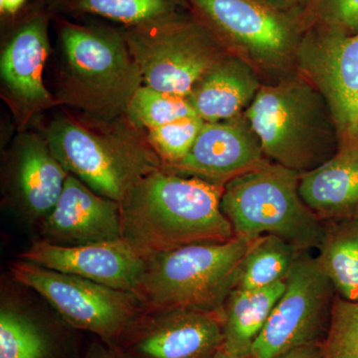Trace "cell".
<instances>
[{
	"label": "cell",
	"mask_w": 358,
	"mask_h": 358,
	"mask_svg": "<svg viewBox=\"0 0 358 358\" xmlns=\"http://www.w3.org/2000/svg\"><path fill=\"white\" fill-rule=\"evenodd\" d=\"M223 186L162 169L141 178L120 202L122 239L143 258L235 237L221 210Z\"/></svg>",
	"instance_id": "1"
},
{
	"label": "cell",
	"mask_w": 358,
	"mask_h": 358,
	"mask_svg": "<svg viewBox=\"0 0 358 358\" xmlns=\"http://www.w3.org/2000/svg\"><path fill=\"white\" fill-rule=\"evenodd\" d=\"M244 114L268 159L296 173L319 169L341 148L326 99L296 71L264 83Z\"/></svg>",
	"instance_id": "2"
},
{
	"label": "cell",
	"mask_w": 358,
	"mask_h": 358,
	"mask_svg": "<svg viewBox=\"0 0 358 358\" xmlns=\"http://www.w3.org/2000/svg\"><path fill=\"white\" fill-rule=\"evenodd\" d=\"M141 131L126 115L112 121L67 115L53 120L44 138L68 173L120 203L141 178L164 167Z\"/></svg>",
	"instance_id": "3"
},
{
	"label": "cell",
	"mask_w": 358,
	"mask_h": 358,
	"mask_svg": "<svg viewBox=\"0 0 358 358\" xmlns=\"http://www.w3.org/2000/svg\"><path fill=\"white\" fill-rule=\"evenodd\" d=\"M62 51L58 98L102 121L126 115L143 85L122 30L56 20Z\"/></svg>",
	"instance_id": "4"
},
{
	"label": "cell",
	"mask_w": 358,
	"mask_h": 358,
	"mask_svg": "<svg viewBox=\"0 0 358 358\" xmlns=\"http://www.w3.org/2000/svg\"><path fill=\"white\" fill-rule=\"evenodd\" d=\"M301 174L268 162L224 185L220 207L235 237L275 235L303 251L319 250L326 229L300 193Z\"/></svg>",
	"instance_id": "5"
},
{
	"label": "cell",
	"mask_w": 358,
	"mask_h": 358,
	"mask_svg": "<svg viewBox=\"0 0 358 358\" xmlns=\"http://www.w3.org/2000/svg\"><path fill=\"white\" fill-rule=\"evenodd\" d=\"M249 244L234 237L148 257L136 296L145 308H190L222 317Z\"/></svg>",
	"instance_id": "6"
},
{
	"label": "cell",
	"mask_w": 358,
	"mask_h": 358,
	"mask_svg": "<svg viewBox=\"0 0 358 358\" xmlns=\"http://www.w3.org/2000/svg\"><path fill=\"white\" fill-rule=\"evenodd\" d=\"M185 1L226 48L253 66L266 83L296 71V49L307 29L298 11L278 8L266 0Z\"/></svg>",
	"instance_id": "7"
},
{
	"label": "cell",
	"mask_w": 358,
	"mask_h": 358,
	"mask_svg": "<svg viewBox=\"0 0 358 358\" xmlns=\"http://www.w3.org/2000/svg\"><path fill=\"white\" fill-rule=\"evenodd\" d=\"M143 85L188 96L212 66L229 53L225 45L190 10L122 28Z\"/></svg>",
	"instance_id": "8"
},
{
	"label": "cell",
	"mask_w": 358,
	"mask_h": 358,
	"mask_svg": "<svg viewBox=\"0 0 358 358\" xmlns=\"http://www.w3.org/2000/svg\"><path fill=\"white\" fill-rule=\"evenodd\" d=\"M14 281L37 292L76 329L115 345L145 310L134 293L121 291L21 260L13 264Z\"/></svg>",
	"instance_id": "9"
},
{
	"label": "cell",
	"mask_w": 358,
	"mask_h": 358,
	"mask_svg": "<svg viewBox=\"0 0 358 358\" xmlns=\"http://www.w3.org/2000/svg\"><path fill=\"white\" fill-rule=\"evenodd\" d=\"M285 281L286 289L249 358H281L301 346L322 345L326 338L336 293L317 256L301 252Z\"/></svg>",
	"instance_id": "10"
},
{
	"label": "cell",
	"mask_w": 358,
	"mask_h": 358,
	"mask_svg": "<svg viewBox=\"0 0 358 358\" xmlns=\"http://www.w3.org/2000/svg\"><path fill=\"white\" fill-rule=\"evenodd\" d=\"M294 69L326 99L341 148H358V34L308 27L296 49Z\"/></svg>",
	"instance_id": "11"
},
{
	"label": "cell",
	"mask_w": 358,
	"mask_h": 358,
	"mask_svg": "<svg viewBox=\"0 0 358 358\" xmlns=\"http://www.w3.org/2000/svg\"><path fill=\"white\" fill-rule=\"evenodd\" d=\"M222 345L221 315L190 308H145L115 348L124 358H212Z\"/></svg>",
	"instance_id": "12"
},
{
	"label": "cell",
	"mask_w": 358,
	"mask_h": 358,
	"mask_svg": "<svg viewBox=\"0 0 358 358\" xmlns=\"http://www.w3.org/2000/svg\"><path fill=\"white\" fill-rule=\"evenodd\" d=\"M268 162L260 138L243 113L225 121L205 122L185 159L164 169L224 187L233 178Z\"/></svg>",
	"instance_id": "13"
},
{
	"label": "cell",
	"mask_w": 358,
	"mask_h": 358,
	"mask_svg": "<svg viewBox=\"0 0 358 358\" xmlns=\"http://www.w3.org/2000/svg\"><path fill=\"white\" fill-rule=\"evenodd\" d=\"M22 260L136 294L145 259L124 240L61 246L41 239L20 254Z\"/></svg>",
	"instance_id": "14"
},
{
	"label": "cell",
	"mask_w": 358,
	"mask_h": 358,
	"mask_svg": "<svg viewBox=\"0 0 358 358\" xmlns=\"http://www.w3.org/2000/svg\"><path fill=\"white\" fill-rule=\"evenodd\" d=\"M42 239L61 246L122 239L121 207L69 174L57 203L40 223Z\"/></svg>",
	"instance_id": "15"
},
{
	"label": "cell",
	"mask_w": 358,
	"mask_h": 358,
	"mask_svg": "<svg viewBox=\"0 0 358 358\" xmlns=\"http://www.w3.org/2000/svg\"><path fill=\"white\" fill-rule=\"evenodd\" d=\"M68 176L44 136H22L9 162L11 200L23 217L40 224L57 203Z\"/></svg>",
	"instance_id": "16"
},
{
	"label": "cell",
	"mask_w": 358,
	"mask_h": 358,
	"mask_svg": "<svg viewBox=\"0 0 358 358\" xmlns=\"http://www.w3.org/2000/svg\"><path fill=\"white\" fill-rule=\"evenodd\" d=\"M51 15L42 6L20 20L2 51L0 62L2 80L11 96L34 109L52 103L43 81L45 63L50 49Z\"/></svg>",
	"instance_id": "17"
},
{
	"label": "cell",
	"mask_w": 358,
	"mask_h": 358,
	"mask_svg": "<svg viewBox=\"0 0 358 358\" xmlns=\"http://www.w3.org/2000/svg\"><path fill=\"white\" fill-rule=\"evenodd\" d=\"M263 84L253 66L229 52L205 73L187 98L204 122L225 121L243 114Z\"/></svg>",
	"instance_id": "18"
},
{
	"label": "cell",
	"mask_w": 358,
	"mask_h": 358,
	"mask_svg": "<svg viewBox=\"0 0 358 358\" xmlns=\"http://www.w3.org/2000/svg\"><path fill=\"white\" fill-rule=\"evenodd\" d=\"M300 193L322 222L358 217V148H341L324 166L301 174Z\"/></svg>",
	"instance_id": "19"
},
{
	"label": "cell",
	"mask_w": 358,
	"mask_h": 358,
	"mask_svg": "<svg viewBox=\"0 0 358 358\" xmlns=\"http://www.w3.org/2000/svg\"><path fill=\"white\" fill-rule=\"evenodd\" d=\"M285 289L286 281H282L267 288L230 292L222 310V348L225 352L240 358L250 357L252 346Z\"/></svg>",
	"instance_id": "20"
},
{
	"label": "cell",
	"mask_w": 358,
	"mask_h": 358,
	"mask_svg": "<svg viewBox=\"0 0 358 358\" xmlns=\"http://www.w3.org/2000/svg\"><path fill=\"white\" fill-rule=\"evenodd\" d=\"M324 224L326 234L317 250V262L338 296L358 301V217Z\"/></svg>",
	"instance_id": "21"
},
{
	"label": "cell",
	"mask_w": 358,
	"mask_h": 358,
	"mask_svg": "<svg viewBox=\"0 0 358 358\" xmlns=\"http://www.w3.org/2000/svg\"><path fill=\"white\" fill-rule=\"evenodd\" d=\"M51 14H89L121 23L145 24L189 10L185 0H44Z\"/></svg>",
	"instance_id": "22"
},
{
	"label": "cell",
	"mask_w": 358,
	"mask_h": 358,
	"mask_svg": "<svg viewBox=\"0 0 358 358\" xmlns=\"http://www.w3.org/2000/svg\"><path fill=\"white\" fill-rule=\"evenodd\" d=\"M303 251L275 235L256 238L240 263L233 289L251 291L285 281Z\"/></svg>",
	"instance_id": "23"
},
{
	"label": "cell",
	"mask_w": 358,
	"mask_h": 358,
	"mask_svg": "<svg viewBox=\"0 0 358 358\" xmlns=\"http://www.w3.org/2000/svg\"><path fill=\"white\" fill-rule=\"evenodd\" d=\"M192 115H197L187 96L145 85L136 92L126 110V117L134 127L147 131Z\"/></svg>",
	"instance_id": "24"
},
{
	"label": "cell",
	"mask_w": 358,
	"mask_h": 358,
	"mask_svg": "<svg viewBox=\"0 0 358 358\" xmlns=\"http://www.w3.org/2000/svg\"><path fill=\"white\" fill-rule=\"evenodd\" d=\"M46 339L24 313L2 305L0 312V358H46Z\"/></svg>",
	"instance_id": "25"
},
{
	"label": "cell",
	"mask_w": 358,
	"mask_h": 358,
	"mask_svg": "<svg viewBox=\"0 0 358 358\" xmlns=\"http://www.w3.org/2000/svg\"><path fill=\"white\" fill-rule=\"evenodd\" d=\"M204 124L199 115H192L148 131V141L164 167L173 166L185 159Z\"/></svg>",
	"instance_id": "26"
},
{
	"label": "cell",
	"mask_w": 358,
	"mask_h": 358,
	"mask_svg": "<svg viewBox=\"0 0 358 358\" xmlns=\"http://www.w3.org/2000/svg\"><path fill=\"white\" fill-rule=\"evenodd\" d=\"M322 358H358V301L336 294L331 324L322 343Z\"/></svg>",
	"instance_id": "27"
},
{
	"label": "cell",
	"mask_w": 358,
	"mask_h": 358,
	"mask_svg": "<svg viewBox=\"0 0 358 358\" xmlns=\"http://www.w3.org/2000/svg\"><path fill=\"white\" fill-rule=\"evenodd\" d=\"M296 11L306 28L358 34V0H303Z\"/></svg>",
	"instance_id": "28"
},
{
	"label": "cell",
	"mask_w": 358,
	"mask_h": 358,
	"mask_svg": "<svg viewBox=\"0 0 358 358\" xmlns=\"http://www.w3.org/2000/svg\"><path fill=\"white\" fill-rule=\"evenodd\" d=\"M281 358H322V345L301 346Z\"/></svg>",
	"instance_id": "29"
},
{
	"label": "cell",
	"mask_w": 358,
	"mask_h": 358,
	"mask_svg": "<svg viewBox=\"0 0 358 358\" xmlns=\"http://www.w3.org/2000/svg\"><path fill=\"white\" fill-rule=\"evenodd\" d=\"M26 0H0V10L6 15H15L24 6Z\"/></svg>",
	"instance_id": "30"
},
{
	"label": "cell",
	"mask_w": 358,
	"mask_h": 358,
	"mask_svg": "<svg viewBox=\"0 0 358 358\" xmlns=\"http://www.w3.org/2000/svg\"><path fill=\"white\" fill-rule=\"evenodd\" d=\"M87 358H124L121 353L117 352L115 348H102V346H95L93 350L90 352Z\"/></svg>",
	"instance_id": "31"
},
{
	"label": "cell",
	"mask_w": 358,
	"mask_h": 358,
	"mask_svg": "<svg viewBox=\"0 0 358 358\" xmlns=\"http://www.w3.org/2000/svg\"><path fill=\"white\" fill-rule=\"evenodd\" d=\"M266 1L284 10L296 11L303 0H266Z\"/></svg>",
	"instance_id": "32"
},
{
	"label": "cell",
	"mask_w": 358,
	"mask_h": 358,
	"mask_svg": "<svg viewBox=\"0 0 358 358\" xmlns=\"http://www.w3.org/2000/svg\"><path fill=\"white\" fill-rule=\"evenodd\" d=\"M212 358H240L237 357H234V355H230V353H228L227 352H225V350H223V348H221L220 350L217 353H216L215 355H214Z\"/></svg>",
	"instance_id": "33"
},
{
	"label": "cell",
	"mask_w": 358,
	"mask_h": 358,
	"mask_svg": "<svg viewBox=\"0 0 358 358\" xmlns=\"http://www.w3.org/2000/svg\"><path fill=\"white\" fill-rule=\"evenodd\" d=\"M357 147H358V129H357Z\"/></svg>",
	"instance_id": "34"
}]
</instances>
